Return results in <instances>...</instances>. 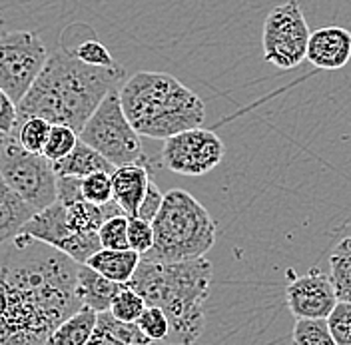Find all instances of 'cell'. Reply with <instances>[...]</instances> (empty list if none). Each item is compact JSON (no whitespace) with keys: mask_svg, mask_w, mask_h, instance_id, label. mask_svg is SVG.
Wrapping results in <instances>:
<instances>
[{"mask_svg":"<svg viewBox=\"0 0 351 345\" xmlns=\"http://www.w3.org/2000/svg\"><path fill=\"white\" fill-rule=\"evenodd\" d=\"M76 278L74 259L34 237L0 243V345H46L82 307Z\"/></svg>","mask_w":351,"mask_h":345,"instance_id":"cell-1","label":"cell"},{"mask_svg":"<svg viewBox=\"0 0 351 345\" xmlns=\"http://www.w3.org/2000/svg\"><path fill=\"white\" fill-rule=\"evenodd\" d=\"M122 78V66H88L78 60L74 52H68L66 46H58L48 54L43 72L16 104V126L28 118H43L50 124H64L80 134L100 102L112 90H118Z\"/></svg>","mask_w":351,"mask_h":345,"instance_id":"cell-2","label":"cell"},{"mask_svg":"<svg viewBox=\"0 0 351 345\" xmlns=\"http://www.w3.org/2000/svg\"><path fill=\"white\" fill-rule=\"evenodd\" d=\"M214 267L208 258L180 263L140 261L126 283L144 298L146 305L160 307L170 324L168 345H194L206 327V302L212 289Z\"/></svg>","mask_w":351,"mask_h":345,"instance_id":"cell-3","label":"cell"},{"mask_svg":"<svg viewBox=\"0 0 351 345\" xmlns=\"http://www.w3.org/2000/svg\"><path fill=\"white\" fill-rule=\"evenodd\" d=\"M122 110L140 136L168 140L206 122V104L166 72H136L118 88Z\"/></svg>","mask_w":351,"mask_h":345,"instance_id":"cell-4","label":"cell"},{"mask_svg":"<svg viewBox=\"0 0 351 345\" xmlns=\"http://www.w3.org/2000/svg\"><path fill=\"white\" fill-rule=\"evenodd\" d=\"M152 250L142 259L158 263L206 258L218 236L214 217L186 190H170L164 194L162 208L152 219Z\"/></svg>","mask_w":351,"mask_h":345,"instance_id":"cell-5","label":"cell"},{"mask_svg":"<svg viewBox=\"0 0 351 345\" xmlns=\"http://www.w3.org/2000/svg\"><path fill=\"white\" fill-rule=\"evenodd\" d=\"M78 138L90 148L102 154L112 166H128V164H148V156L144 154L142 136L132 128L128 122L118 90H112L100 102L96 112L88 118Z\"/></svg>","mask_w":351,"mask_h":345,"instance_id":"cell-6","label":"cell"},{"mask_svg":"<svg viewBox=\"0 0 351 345\" xmlns=\"http://www.w3.org/2000/svg\"><path fill=\"white\" fill-rule=\"evenodd\" d=\"M0 178L36 212L56 202L58 176L52 170V162L43 154L26 152L12 136L0 154Z\"/></svg>","mask_w":351,"mask_h":345,"instance_id":"cell-7","label":"cell"},{"mask_svg":"<svg viewBox=\"0 0 351 345\" xmlns=\"http://www.w3.org/2000/svg\"><path fill=\"white\" fill-rule=\"evenodd\" d=\"M309 26L298 0H287L269 10L263 22V60L291 70L306 60Z\"/></svg>","mask_w":351,"mask_h":345,"instance_id":"cell-8","label":"cell"},{"mask_svg":"<svg viewBox=\"0 0 351 345\" xmlns=\"http://www.w3.org/2000/svg\"><path fill=\"white\" fill-rule=\"evenodd\" d=\"M48 60L46 46L36 32L12 30L0 34V88L19 104Z\"/></svg>","mask_w":351,"mask_h":345,"instance_id":"cell-9","label":"cell"},{"mask_svg":"<svg viewBox=\"0 0 351 345\" xmlns=\"http://www.w3.org/2000/svg\"><path fill=\"white\" fill-rule=\"evenodd\" d=\"M226 156V146L214 130L192 128L164 140L162 164L180 176H204L212 172Z\"/></svg>","mask_w":351,"mask_h":345,"instance_id":"cell-10","label":"cell"},{"mask_svg":"<svg viewBox=\"0 0 351 345\" xmlns=\"http://www.w3.org/2000/svg\"><path fill=\"white\" fill-rule=\"evenodd\" d=\"M21 234L34 237L46 246L66 254L76 263H86L98 250H102L98 234H74L66 226L64 206L54 202L52 206L44 208L30 217V222L22 228Z\"/></svg>","mask_w":351,"mask_h":345,"instance_id":"cell-11","label":"cell"},{"mask_svg":"<svg viewBox=\"0 0 351 345\" xmlns=\"http://www.w3.org/2000/svg\"><path fill=\"white\" fill-rule=\"evenodd\" d=\"M337 302L333 281L319 270L293 278L285 287V303L295 320H328Z\"/></svg>","mask_w":351,"mask_h":345,"instance_id":"cell-12","label":"cell"},{"mask_svg":"<svg viewBox=\"0 0 351 345\" xmlns=\"http://www.w3.org/2000/svg\"><path fill=\"white\" fill-rule=\"evenodd\" d=\"M307 62L322 70H339L351 60V32L343 26H324L309 34Z\"/></svg>","mask_w":351,"mask_h":345,"instance_id":"cell-13","label":"cell"},{"mask_svg":"<svg viewBox=\"0 0 351 345\" xmlns=\"http://www.w3.org/2000/svg\"><path fill=\"white\" fill-rule=\"evenodd\" d=\"M150 168L148 164H128L120 166L112 174V194L114 202L122 208L128 217L138 216V210L146 198L150 186Z\"/></svg>","mask_w":351,"mask_h":345,"instance_id":"cell-14","label":"cell"},{"mask_svg":"<svg viewBox=\"0 0 351 345\" xmlns=\"http://www.w3.org/2000/svg\"><path fill=\"white\" fill-rule=\"evenodd\" d=\"M120 283L106 280L86 263H78V278H76V294L82 305L94 309L96 313L110 311L112 300L120 292Z\"/></svg>","mask_w":351,"mask_h":345,"instance_id":"cell-15","label":"cell"},{"mask_svg":"<svg viewBox=\"0 0 351 345\" xmlns=\"http://www.w3.org/2000/svg\"><path fill=\"white\" fill-rule=\"evenodd\" d=\"M52 170L58 178H80L82 180V178H88V176L98 172L114 174L116 166H112L102 154H98L82 140H78L76 148L66 158L52 162Z\"/></svg>","mask_w":351,"mask_h":345,"instance_id":"cell-16","label":"cell"},{"mask_svg":"<svg viewBox=\"0 0 351 345\" xmlns=\"http://www.w3.org/2000/svg\"><path fill=\"white\" fill-rule=\"evenodd\" d=\"M142 256L134 250H98L92 258L88 259L86 265L104 276L106 280L126 285L136 274Z\"/></svg>","mask_w":351,"mask_h":345,"instance_id":"cell-17","label":"cell"},{"mask_svg":"<svg viewBox=\"0 0 351 345\" xmlns=\"http://www.w3.org/2000/svg\"><path fill=\"white\" fill-rule=\"evenodd\" d=\"M88 345H156L136 324H124L112 318L110 311L98 313V324Z\"/></svg>","mask_w":351,"mask_h":345,"instance_id":"cell-18","label":"cell"},{"mask_svg":"<svg viewBox=\"0 0 351 345\" xmlns=\"http://www.w3.org/2000/svg\"><path fill=\"white\" fill-rule=\"evenodd\" d=\"M34 214L36 210L22 202L0 178V243L19 236Z\"/></svg>","mask_w":351,"mask_h":345,"instance_id":"cell-19","label":"cell"},{"mask_svg":"<svg viewBox=\"0 0 351 345\" xmlns=\"http://www.w3.org/2000/svg\"><path fill=\"white\" fill-rule=\"evenodd\" d=\"M96 324H98V313L86 305H82L78 311L66 318L64 322L52 331L46 345H88L96 329Z\"/></svg>","mask_w":351,"mask_h":345,"instance_id":"cell-20","label":"cell"},{"mask_svg":"<svg viewBox=\"0 0 351 345\" xmlns=\"http://www.w3.org/2000/svg\"><path fill=\"white\" fill-rule=\"evenodd\" d=\"M329 265H331V281L337 294L339 302H351V236L341 239L331 256H329Z\"/></svg>","mask_w":351,"mask_h":345,"instance_id":"cell-21","label":"cell"},{"mask_svg":"<svg viewBox=\"0 0 351 345\" xmlns=\"http://www.w3.org/2000/svg\"><path fill=\"white\" fill-rule=\"evenodd\" d=\"M50 128H52V124L43 120V118H28V120H24V122H21L16 126L12 138H16V142L26 152L43 154L46 140L50 136Z\"/></svg>","mask_w":351,"mask_h":345,"instance_id":"cell-22","label":"cell"},{"mask_svg":"<svg viewBox=\"0 0 351 345\" xmlns=\"http://www.w3.org/2000/svg\"><path fill=\"white\" fill-rule=\"evenodd\" d=\"M148 305L144 302V298L140 294H136L128 285H122L120 292L116 294V298L112 300L110 305V313L112 318H116L118 322L124 324H136L140 320V316L144 313Z\"/></svg>","mask_w":351,"mask_h":345,"instance_id":"cell-23","label":"cell"},{"mask_svg":"<svg viewBox=\"0 0 351 345\" xmlns=\"http://www.w3.org/2000/svg\"><path fill=\"white\" fill-rule=\"evenodd\" d=\"M78 132L72 128H68L64 124H52L50 128V136L46 140V146H44L43 156L48 162H58L66 158L70 152L76 148L78 144Z\"/></svg>","mask_w":351,"mask_h":345,"instance_id":"cell-24","label":"cell"},{"mask_svg":"<svg viewBox=\"0 0 351 345\" xmlns=\"http://www.w3.org/2000/svg\"><path fill=\"white\" fill-rule=\"evenodd\" d=\"M293 345H337L326 320H298L291 333Z\"/></svg>","mask_w":351,"mask_h":345,"instance_id":"cell-25","label":"cell"},{"mask_svg":"<svg viewBox=\"0 0 351 345\" xmlns=\"http://www.w3.org/2000/svg\"><path fill=\"white\" fill-rule=\"evenodd\" d=\"M104 250H130L128 248V216H114L104 222L98 232Z\"/></svg>","mask_w":351,"mask_h":345,"instance_id":"cell-26","label":"cell"},{"mask_svg":"<svg viewBox=\"0 0 351 345\" xmlns=\"http://www.w3.org/2000/svg\"><path fill=\"white\" fill-rule=\"evenodd\" d=\"M82 198L90 202V204H96V206H106L114 200L112 194V174L98 172L82 178Z\"/></svg>","mask_w":351,"mask_h":345,"instance_id":"cell-27","label":"cell"},{"mask_svg":"<svg viewBox=\"0 0 351 345\" xmlns=\"http://www.w3.org/2000/svg\"><path fill=\"white\" fill-rule=\"evenodd\" d=\"M74 56L78 60H82L84 64L96 66V68H112V66H116V60L112 58L110 50L98 38L82 40L74 48Z\"/></svg>","mask_w":351,"mask_h":345,"instance_id":"cell-28","label":"cell"},{"mask_svg":"<svg viewBox=\"0 0 351 345\" xmlns=\"http://www.w3.org/2000/svg\"><path fill=\"white\" fill-rule=\"evenodd\" d=\"M136 325L152 342H166L168 331H170V324H168L166 313L160 307H150V305L144 309V313L140 316Z\"/></svg>","mask_w":351,"mask_h":345,"instance_id":"cell-29","label":"cell"},{"mask_svg":"<svg viewBox=\"0 0 351 345\" xmlns=\"http://www.w3.org/2000/svg\"><path fill=\"white\" fill-rule=\"evenodd\" d=\"M328 327L337 345H351V302H337L328 316Z\"/></svg>","mask_w":351,"mask_h":345,"instance_id":"cell-30","label":"cell"},{"mask_svg":"<svg viewBox=\"0 0 351 345\" xmlns=\"http://www.w3.org/2000/svg\"><path fill=\"white\" fill-rule=\"evenodd\" d=\"M152 222H146L142 217H128V248L144 256L152 250Z\"/></svg>","mask_w":351,"mask_h":345,"instance_id":"cell-31","label":"cell"},{"mask_svg":"<svg viewBox=\"0 0 351 345\" xmlns=\"http://www.w3.org/2000/svg\"><path fill=\"white\" fill-rule=\"evenodd\" d=\"M19 122V112L12 98L0 88V132L6 136H12Z\"/></svg>","mask_w":351,"mask_h":345,"instance_id":"cell-32","label":"cell"},{"mask_svg":"<svg viewBox=\"0 0 351 345\" xmlns=\"http://www.w3.org/2000/svg\"><path fill=\"white\" fill-rule=\"evenodd\" d=\"M162 202H164V194L160 192V188L156 186V182L152 180L150 186H148L146 198H144V202H142V206H140L138 216L136 217H142L146 222H152L156 214L160 212V208H162Z\"/></svg>","mask_w":351,"mask_h":345,"instance_id":"cell-33","label":"cell"},{"mask_svg":"<svg viewBox=\"0 0 351 345\" xmlns=\"http://www.w3.org/2000/svg\"><path fill=\"white\" fill-rule=\"evenodd\" d=\"M8 140H10V136H6V134H2V132H0V154H2V150H4V146L8 144Z\"/></svg>","mask_w":351,"mask_h":345,"instance_id":"cell-34","label":"cell"}]
</instances>
